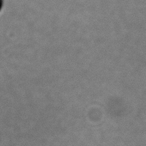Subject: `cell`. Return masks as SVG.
<instances>
[{"instance_id":"1","label":"cell","mask_w":146,"mask_h":146,"mask_svg":"<svg viewBox=\"0 0 146 146\" xmlns=\"http://www.w3.org/2000/svg\"><path fill=\"white\" fill-rule=\"evenodd\" d=\"M1 4H2V1H1V0H0V9H1Z\"/></svg>"}]
</instances>
